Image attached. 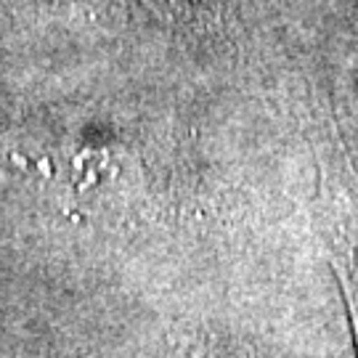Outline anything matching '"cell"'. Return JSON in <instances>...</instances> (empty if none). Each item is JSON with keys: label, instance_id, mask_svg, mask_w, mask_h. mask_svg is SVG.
I'll use <instances>...</instances> for the list:
<instances>
[{"label": "cell", "instance_id": "obj_1", "mask_svg": "<svg viewBox=\"0 0 358 358\" xmlns=\"http://www.w3.org/2000/svg\"><path fill=\"white\" fill-rule=\"evenodd\" d=\"M334 268L340 273V284L345 292L348 313H350V327L356 334L358 348V220L343 229L334 250Z\"/></svg>", "mask_w": 358, "mask_h": 358}]
</instances>
